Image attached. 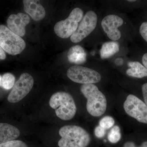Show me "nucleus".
Masks as SVG:
<instances>
[{
	"label": "nucleus",
	"mask_w": 147,
	"mask_h": 147,
	"mask_svg": "<svg viewBox=\"0 0 147 147\" xmlns=\"http://www.w3.org/2000/svg\"><path fill=\"white\" fill-rule=\"evenodd\" d=\"M59 134L61 139L59 147H87L90 142L89 134L81 127L67 125L60 129Z\"/></svg>",
	"instance_id": "1"
},
{
	"label": "nucleus",
	"mask_w": 147,
	"mask_h": 147,
	"mask_svg": "<svg viewBox=\"0 0 147 147\" xmlns=\"http://www.w3.org/2000/svg\"><path fill=\"white\" fill-rule=\"evenodd\" d=\"M81 91L87 98V110L91 115L98 117L105 113L107 109V100L105 96L96 85L83 84Z\"/></svg>",
	"instance_id": "2"
},
{
	"label": "nucleus",
	"mask_w": 147,
	"mask_h": 147,
	"mask_svg": "<svg viewBox=\"0 0 147 147\" xmlns=\"http://www.w3.org/2000/svg\"><path fill=\"white\" fill-rule=\"evenodd\" d=\"M49 105L55 109L56 115L64 121L70 120L76 115V107L71 95L64 92H58L50 98Z\"/></svg>",
	"instance_id": "3"
},
{
	"label": "nucleus",
	"mask_w": 147,
	"mask_h": 147,
	"mask_svg": "<svg viewBox=\"0 0 147 147\" xmlns=\"http://www.w3.org/2000/svg\"><path fill=\"white\" fill-rule=\"evenodd\" d=\"M0 46L4 51L12 55L22 53L26 46L21 37L15 34L4 25H0Z\"/></svg>",
	"instance_id": "4"
},
{
	"label": "nucleus",
	"mask_w": 147,
	"mask_h": 147,
	"mask_svg": "<svg viewBox=\"0 0 147 147\" xmlns=\"http://www.w3.org/2000/svg\"><path fill=\"white\" fill-rule=\"evenodd\" d=\"M84 12L79 8L74 9L66 19L57 22L55 26L54 30L57 36L67 38L76 32L79 22L83 18Z\"/></svg>",
	"instance_id": "5"
},
{
	"label": "nucleus",
	"mask_w": 147,
	"mask_h": 147,
	"mask_svg": "<svg viewBox=\"0 0 147 147\" xmlns=\"http://www.w3.org/2000/svg\"><path fill=\"white\" fill-rule=\"evenodd\" d=\"M67 77L72 82L78 84H93L100 82L101 76L97 71L85 67L74 65L67 72Z\"/></svg>",
	"instance_id": "6"
},
{
	"label": "nucleus",
	"mask_w": 147,
	"mask_h": 147,
	"mask_svg": "<svg viewBox=\"0 0 147 147\" xmlns=\"http://www.w3.org/2000/svg\"><path fill=\"white\" fill-rule=\"evenodd\" d=\"M123 108L129 116L139 122L147 124V105L136 96L129 95L124 102Z\"/></svg>",
	"instance_id": "7"
},
{
	"label": "nucleus",
	"mask_w": 147,
	"mask_h": 147,
	"mask_svg": "<svg viewBox=\"0 0 147 147\" xmlns=\"http://www.w3.org/2000/svg\"><path fill=\"white\" fill-rule=\"evenodd\" d=\"M34 83V80L30 74H22L9 94L7 97L9 102L14 103L21 101L31 90Z\"/></svg>",
	"instance_id": "8"
},
{
	"label": "nucleus",
	"mask_w": 147,
	"mask_h": 147,
	"mask_svg": "<svg viewBox=\"0 0 147 147\" xmlns=\"http://www.w3.org/2000/svg\"><path fill=\"white\" fill-rule=\"evenodd\" d=\"M97 23V16L93 11H88L83 17L76 32L70 37L74 43L81 42L95 29Z\"/></svg>",
	"instance_id": "9"
},
{
	"label": "nucleus",
	"mask_w": 147,
	"mask_h": 147,
	"mask_svg": "<svg viewBox=\"0 0 147 147\" xmlns=\"http://www.w3.org/2000/svg\"><path fill=\"white\" fill-rule=\"evenodd\" d=\"M123 20L119 16L114 14L105 16L101 21V26L107 36L111 40H118L121 37L119 27L122 26Z\"/></svg>",
	"instance_id": "10"
},
{
	"label": "nucleus",
	"mask_w": 147,
	"mask_h": 147,
	"mask_svg": "<svg viewBox=\"0 0 147 147\" xmlns=\"http://www.w3.org/2000/svg\"><path fill=\"white\" fill-rule=\"evenodd\" d=\"M30 18L23 13L13 14L9 16L7 21V27L10 30L20 37L24 36L26 33V26L30 23Z\"/></svg>",
	"instance_id": "11"
},
{
	"label": "nucleus",
	"mask_w": 147,
	"mask_h": 147,
	"mask_svg": "<svg viewBox=\"0 0 147 147\" xmlns=\"http://www.w3.org/2000/svg\"><path fill=\"white\" fill-rule=\"evenodd\" d=\"M24 9L34 20L39 21L45 17L46 12L39 1L24 0L23 1Z\"/></svg>",
	"instance_id": "12"
},
{
	"label": "nucleus",
	"mask_w": 147,
	"mask_h": 147,
	"mask_svg": "<svg viewBox=\"0 0 147 147\" xmlns=\"http://www.w3.org/2000/svg\"><path fill=\"white\" fill-rule=\"evenodd\" d=\"M18 129L7 123H0V144L15 140L20 136Z\"/></svg>",
	"instance_id": "13"
},
{
	"label": "nucleus",
	"mask_w": 147,
	"mask_h": 147,
	"mask_svg": "<svg viewBox=\"0 0 147 147\" xmlns=\"http://www.w3.org/2000/svg\"><path fill=\"white\" fill-rule=\"evenodd\" d=\"M69 61L76 64L84 63L86 60V53L84 48L79 45L71 47L67 55Z\"/></svg>",
	"instance_id": "14"
},
{
	"label": "nucleus",
	"mask_w": 147,
	"mask_h": 147,
	"mask_svg": "<svg viewBox=\"0 0 147 147\" xmlns=\"http://www.w3.org/2000/svg\"><path fill=\"white\" fill-rule=\"evenodd\" d=\"M129 68L126 70L128 76L137 78L147 76V69L138 61H130L127 63Z\"/></svg>",
	"instance_id": "15"
},
{
	"label": "nucleus",
	"mask_w": 147,
	"mask_h": 147,
	"mask_svg": "<svg viewBox=\"0 0 147 147\" xmlns=\"http://www.w3.org/2000/svg\"><path fill=\"white\" fill-rule=\"evenodd\" d=\"M119 51V46L117 42L113 41L105 42L100 49V57L102 59H108L118 53Z\"/></svg>",
	"instance_id": "16"
},
{
	"label": "nucleus",
	"mask_w": 147,
	"mask_h": 147,
	"mask_svg": "<svg viewBox=\"0 0 147 147\" xmlns=\"http://www.w3.org/2000/svg\"><path fill=\"white\" fill-rule=\"evenodd\" d=\"M15 76L12 74L7 73L2 76L1 86L3 88L7 90L12 88L15 84Z\"/></svg>",
	"instance_id": "17"
},
{
	"label": "nucleus",
	"mask_w": 147,
	"mask_h": 147,
	"mask_svg": "<svg viewBox=\"0 0 147 147\" xmlns=\"http://www.w3.org/2000/svg\"><path fill=\"white\" fill-rule=\"evenodd\" d=\"M108 139L112 144H116L120 140L121 138V129L117 125L113 127L108 135Z\"/></svg>",
	"instance_id": "18"
},
{
	"label": "nucleus",
	"mask_w": 147,
	"mask_h": 147,
	"mask_svg": "<svg viewBox=\"0 0 147 147\" xmlns=\"http://www.w3.org/2000/svg\"><path fill=\"white\" fill-rule=\"evenodd\" d=\"M115 121L110 116H105L103 117L99 121V125L105 130L112 127L114 125Z\"/></svg>",
	"instance_id": "19"
},
{
	"label": "nucleus",
	"mask_w": 147,
	"mask_h": 147,
	"mask_svg": "<svg viewBox=\"0 0 147 147\" xmlns=\"http://www.w3.org/2000/svg\"><path fill=\"white\" fill-rule=\"evenodd\" d=\"M0 147H28L26 143L20 140H13L0 144Z\"/></svg>",
	"instance_id": "20"
},
{
	"label": "nucleus",
	"mask_w": 147,
	"mask_h": 147,
	"mask_svg": "<svg viewBox=\"0 0 147 147\" xmlns=\"http://www.w3.org/2000/svg\"><path fill=\"white\" fill-rule=\"evenodd\" d=\"M139 32L143 38L147 42V22L142 23L139 28Z\"/></svg>",
	"instance_id": "21"
},
{
	"label": "nucleus",
	"mask_w": 147,
	"mask_h": 147,
	"mask_svg": "<svg viewBox=\"0 0 147 147\" xmlns=\"http://www.w3.org/2000/svg\"><path fill=\"white\" fill-rule=\"evenodd\" d=\"M94 134L98 138H102L105 134V129L100 125L96 126L94 129Z\"/></svg>",
	"instance_id": "22"
},
{
	"label": "nucleus",
	"mask_w": 147,
	"mask_h": 147,
	"mask_svg": "<svg viewBox=\"0 0 147 147\" xmlns=\"http://www.w3.org/2000/svg\"><path fill=\"white\" fill-rule=\"evenodd\" d=\"M123 147H147V141L143 142L140 146H137L134 142H126L124 144Z\"/></svg>",
	"instance_id": "23"
},
{
	"label": "nucleus",
	"mask_w": 147,
	"mask_h": 147,
	"mask_svg": "<svg viewBox=\"0 0 147 147\" xmlns=\"http://www.w3.org/2000/svg\"><path fill=\"white\" fill-rule=\"evenodd\" d=\"M142 91L144 102L147 105V83L144 84L142 86Z\"/></svg>",
	"instance_id": "24"
},
{
	"label": "nucleus",
	"mask_w": 147,
	"mask_h": 147,
	"mask_svg": "<svg viewBox=\"0 0 147 147\" xmlns=\"http://www.w3.org/2000/svg\"><path fill=\"white\" fill-rule=\"evenodd\" d=\"M142 61L144 66L147 69V53L143 55L142 58Z\"/></svg>",
	"instance_id": "25"
},
{
	"label": "nucleus",
	"mask_w": 147,
	"mask_h": 147,
	"mask_svg": "<svg viewBox=\"0 0 147 147\" xmlns=\"http://www.w3.org/2000/svg\"><path fill=\"white\" fill-rule=\"evenodd\" d=\"M5 58V53L2 48L0 46V59L1 60H4Z\"/></svg>",
	"instance_id": "26"
},
{
	"label": "nucleus",
	"mask_w": 147,
	"mask_h": 147,
	"mask_svg": "<svg viewBox=\"0 0 147 147\" xmlns=\"http://www.w3.org/2000/svg\"><path fill=\"white\" fill-rule=\"evenodd\" d=\"M115 62L116 64L118 65H121L122 64L123 61L120 58H118V59H116Z\"/></svg>",
	"instance_id": "27"
},
{
	"label": "nucleus",
	"mask_w": 147,
	"mask_h": 147,
	"mask_svg": "<svg viewBox=\"0 0 147 147\" xmlns=\"http://www.w3.org/2000/svg\"><path fill=\"white\" fill-rule=\"evenodd\" d=\"M127 1L130 2H133L136 1H134V0H133V1Z\"/></svg>",
	"instance_id": "28"
},
{
	"label": "nucleus",
	"mask_w": 147,
	"mask_h": 147,
	"mask_svg": "<svg viewBox=\"0 0 147 147\" xmlns=\"http://www.w3.org/2000/svg\"><path fill=\"white\" fill-rule=\"evenodd\" d=\"M2 76L0 75V86H1V81Z\"/></svg>",
	"instance_id": "29"
}]
</instances>
